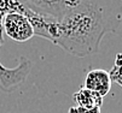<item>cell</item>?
<instances>
[{
	"label": "cell",
	"instance_id": "3",
	"mask_svg": "<svg viewBox=\"0 0 122 113\" xmlns=\"http://www.w3.org/2000/svg\"><path fill=\"white\" fill-rule=\"evenodd\" d=\"M22 6L42 17L61 21L76 0H17Z\"/></svg>",
	"mask_w": 122,
	"mask_h": 113
},
{
	"label": "cell",
	"instance_id": "7",
	"mask_svg": "<svg viewBox=\"0 0 122 113\" xmlns=\"http://www.w3.org/2000/svg\"><path fill=\"white\" fill-rule=\"evenodd\" d=\"M110 78H111V82L115 81L116 83H118L122 87V65L121 66H114L112 70L109 72Z\"/></svg>",
	"mask_w": 122,
	"mask_h": 113
},
{
	"label": "cell",
	"instance_id": "2",
	"mask_svg": "<svg viewBox=\"0 0 122 113\" xmlns=\"http://www.w3.org/2000/svg\"><path fill=\"white\" fill-rule=\"evenodd\" d=\"M5 12L0 9V46L3 43V17ZM33 63L27 58H21V63L18 66L13 69H9L1 65L0 63V89L6 93L13 91L22 83L25 82L28 75L30 73Z\"/></svg>",
	"mask_w": 122,
	"mask_h": 113
},
{
	"label": "cell",
	"instance_id": "4",
	"mask_svg": "<svg viewBox=\"0 0 122 113\" xmlns=\"http://www.w3.org/2000/svg\"><path fill=\"white\" fill-rule=\"evenodd\" d=\"M3 31L16 42H25L34 36L29 19L21 12H7L4 14Z\"/></svg>",
	"mask_w": 122,
	"mask_h": 113
},
{
	"label": "cell",
	"instance_id": "5",
	"mask_svg": "<svg viewBox=\"0 0 122 113\" xmlns=\"http://www.w3.org/2000/svg\"><path fill=\"white\" fill-rule=\"evenodd\" d=\"M83 88L92 90L104 98L111 89V78L109 72L103 69L91 70L86 75Z\"/></svg>",
	"mask_w": 122,
	"mask_h": 113
},
{
	"label": "cell",
	"instance_id": "9",
	"mask_svg": "<svg viewBox=\"0 0 122 113\" xmlns=\"http://www.w3.org/2000/svg\"><path fill=\"white\" fill-rule=\"evenodd\" d=\"M122 65V54L116 55V61H115V66H121Z\"/></svg>",
	"mask_w": 122,
	"mask_h": 113
},
{
	"label": "cell",
	"instance_id": "6",
	"mask_svg": "<svg viewBox=\"0 0 122 113\" xmlns=\"http://www.w3.org/2000/svg\"><path fill=\"white\" fill-rule=\"evenodd\" d=\"M73 98H74V101L77 104V106L83 107V108H88V109L97 108V107L100 108L103 105L102 96L86 88H81L80 90H77L73 95Z\"/></svg>",
	"mask_w": 122,
	"mask_h": 113
},
{
	"label": "cell",
	"instance_id": "8",
	"mask_svg": "<svg viewBox=\"0 0 122 113\" xmlns=\"http://www.w3.org/2000/svg\"><path fill=\"white\" fill-rule=\"evenodd\" d=\"M68 113H100V108L97 107V108L88 109V108H83V107L74 106V107H70V108H69Z\"/></svg>",
	"mask_w": 122,
	"mask_h": 113
},
{
	"label": "cell",
	"instance_id": "1",
	"mask_svg": "<svg viewBox=\"0 0 122 113\" xmlns=\"http://www.w3.org/2000/svg\"><path fill=\"white\" fill-rule=\"evenodd\" d=\"M122 22V0H76L56 22L52 40L64 51L83 58L99 51L104 35L114 33Z\"/></svg>",
	"mask_w": 122,
	"mask_h": 113
}]
</instances>
